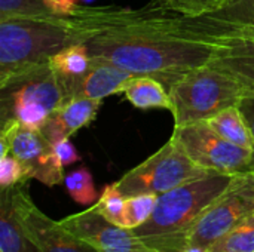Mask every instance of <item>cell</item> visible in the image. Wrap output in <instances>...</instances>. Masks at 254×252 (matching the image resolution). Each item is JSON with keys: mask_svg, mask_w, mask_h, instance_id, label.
<instances>
[{"mask_svg": "<svg viewBox=\"0 0 254 252\" xmlns=\"http://www.w3.org/2000/svg\"><path fill=\"white\" fill-rule=\"evenodd\" d=\"M10 153L24 166L30 180L48 187L64 183V166L57 159L54 144L40 129L7 122L0 126V156Z\"/></svg>", "mask_w": 254, "mask_h": 252, "instance_id": "cell-9", "label": "cell"}, {"mask_svg": "<svg viewBox=\"0 0 254 252\" xmlns=\"http://www.w3.org/2000/svg\"><path fill=\"white\" fill-rule=\"evenodd\" d=\"M174 126L210 120L220 111L238 105L246 89L229 74L211 65L193 68L168 86Z\"/></svg>", "mask_w": 254, "mask_h": 252, "instance_id": "cell-5", "label": "cell"}, {"mask_svg": "<svg viewBox=\"0 0 254 252\" xmlns=\"http://www.w3.org/2000/svg\"><path fill=\"white\" fill-rule=\"evenodd\" d=\"M64 184L71 199L80 205H91L98 201V193L95 190L92 175L85 166H80L67 174Z\"/></svg>", "mask_w": 254, "mask_h": 252, "instance_id": "cell-22", "label": "cell"}, {"mask_svg": "<svg viewBox=\"0 0 254 252\" xmlns=\"http://www.w3.org/2000/svg\"><path fill=\"white\" fill-rule=\"evenodd\" d=\"M207 122L225 140L243 149L253 150V135L238 105L220 111Z\"/></svg>", "mask_w": 254, "mask_h": 252, "instance_id": "cell-18", "label": "cell"}, {"mask_svg": "<svg viewBox=\"0 0 254 252\" xmlns=\"http://www.w3.org/2000/svg\"><path fill=\"white\" fill-rule=\"evenodd\" d=\"M171 138L198 166L207 171L228 175L250 171L252 150L225 140L207 120L174 126Z\"/></svg>", "mask_w": 254, "mask_h": 252, "instance_id": "cell-8", "label": "cell"}, {"mask_svg": "<svg viewBox=\"0 0 254 252\" xmlns=\"http://www.w3.org/2000/svg\"><path fill=\"white\" fill-rule=\"evenodd\" d=\"M61 224L98 252H153L134 235L132 229L110 223L95 206L63 218Z\"/></svg>", "mask_w": 254, "mask_h": 252, "instance_id": "cell-12", "label": "cell"}, {"mask_svg": "<svg viewBox=\"0 0 254 252\" xmlns=\"http://www.w3.org/2000/svg\"><path fill=\"white\" fill-rule=\"evenodd\" d=\"M92 64V58L83 43H76L57 52L51 59L49 65L60 77L61 82L73 80L83 76Z\"/></svg>", "mask_w": 254, "mask_h": 252, "instance_id": "cell-20", "label": "cell"}, {"mask_svg": "<svg viewBox=\"0 0 254 252\" xmlns=\"http://www.w3.org/2000/svg\"><path fill=\"white\" fill-rule=\"evenodd\" d=\"M167 9L186 16V18H198L208 12L220 7L226 0H158Z\"/></svg>", "mask_w": 254, "mask_h": 252, "instance_id": "cell-25", "label": "cell"}, {"mask_svg": "<svg viewBox=\"0 0 254 252\" xmlns=\"http://www.w3.org/2000/svg\"><path fill=\"white\" fill-rule=\"evenodd\" d=\"M85 1H89V0H85Z\"/></svg>", "mask_w": 254, "mask_h": 252, "instance_id": "cell-30", "label": "cell"}, {"mask_svg": "<svg viewBox=\"0 0 254 252\" xmlns=\"http://www.w3.org/2000/svg\"><path fill=\"white\" fill-rule=\"evenodd\" d=\"M83 45L94 61L112 62L134 76H152L167 88L182 74L208 65L214 43L182 27L179 13L158 0L138 7L80 6Z\"/></svg>", "mask_w": 254, "mask_h": 252, "instance_id": "cell-1", "label": "cell"}, {"mask_svg": "<svg viewBox=\"0 0 254 252\" xmlns=\"http://www.w3.org/2000/svg\"><path fill=\"white\" fill-rule=\"evenodd\" d=\"M208 252H254V212L217 239Z\"/></svg>", "mask_w": 254, "mask_h": 252, "instance_id": "cell-21", "label": "cell"}, {"mask_svg": "<svg viewBox=\"0 0 254 252\" xmlns=\"http://www.w3.org/2000/svg\"><path fill=\"white\" fill-rule=\"evenodd\" d=\"M158 196L155 195H135L125 201V227L137 229L144 224L156 205Z\"/></svg>", "mask_w": 254, "mask_h": 252, "instance_id": "cell-24", "label": "cell"}, {"mask_svg": "<svg viewBox=\"0 0 254 252\" xmlns=\"http://www.w3.org/2000/svg\"><path fill=\"white\" fill-rule=\"evenodd\" d=\"M135 108H165L171 110L168 88L152 76H134L122 92Z\"/></svg>", "mask_w": 254, "mask_h": 252, "instance_id": "cell-17", "label": "cell"}, {"mask_svg": "<svg viewBox=\"0 0 254 252\" xmlns=\"http://www.w3.org/2000/svg\"><path fill=\"white\" fill-rule=\"evenodd\" d=\"M205 39L214 43L208 65L234 77L247 94H254V27L234 28Z\"/></svg>", "mask_w": 254, "mask_h": 252, "instance_id": "cell-11", "label": "cell"}, {"mask_svg": "<svg viewBox=\"0 0 254 252\" xmlns=\"http://www.w3.org/2000/svg\"><path fill=\"white\" fill-rule=\"evenodd\" d=\"M65 100L64 86L49 62L25 68L0 83V123L42 129Z\"/></svg>", "mask_w": 254, "mask_h": 252, "instance_id": "cell-4", "label": "cell"}, {"mask_svg": "<svg viewBox=\"0 0 254 252\" xmlns=\"http://www.w3.org/2000/svg\"><path fill=\"white\" fill-rule=\"evenodd\" d=\"M100 107L101 100L83 97L68 98L49 116L48 122L40 131L52 143L63 138H70L73 134L88 126L95 119Z\"/></svg>", "mask_w": 254, "mask_h": 252, "instance_id": "cell-15", "label": "cell"}, {"mask_svg": "<svg viewBox=\"0 0 254 252\" xmlns=\"http://www.w3.org/2000/svg\"><path fill=\"white\" fill-rule=\"evenodd\" d=\"M54 144V150H55V154H57V159L60 160V163L65 168L74 162H77L80 159L77 150L74 149V146L71 144L70 138H63V140H58Z\"/></svg>", "mask_w": 254, "mask_h": 252, "instance_id": "cell-27", "label": "cell"}, {"mask_svg": "<svg viewBox=\"0 0 254 252\" xmlns=\"http://www.w3.org/2000/svg\"><path fill=\"white\" fill-rule=\"evenodd\" d=\"M235 175L210 172L158 196L150 218L134 235L153 252H185L202 212L232 183Z\"/></svg>", "mask_w": 254, "mask_h": 252, "instance_id": "cell-2", "label": "cell"}, {"mask_svg": "<svg viewBox=\"0 0 254 252\" xmlns=\"http://www.w3.org/2000/svg\"><path fill=\"white\" fill-rule=\"evenodd\" d=\"M254 212V171L237 174L229 187L199 217L189 241L202 251ZM188 247V248H189Z\"/></svg>", "mask_w": 254, "mask_h": 252, "instance_id": "cell-7", "label": "cell"}, {"mask_svg": "<svg viewBox=\"0 0 254 252\" xmlns=\"http://www.w3.org/2000/svg\"><path fill=\"white\" fill-rule=\"evenodd\" d=\"M125 201L127 198L113 183L104 187L101 196L98 198L94 206L110 223L125 227Z\"/></svg>", "mask_w": 254, "mask_h": 252, "instance_id": "cell-23", "label": "cell"}, {"mask_svg": "<svg viewBox=\"0 0 254 252\" xmlns=\"http://www.w3.org/2000/svg\"><path fill=\"white\" fill-rule=\"evenodd\" d=\"M86 28L74 18H9L0 21V83L25 68L46 64L67 46L83 43Z\"/></svg>", "mask_w": 254, "mask_h": 252, "instance_id": "cell-3", "label": "cell"}, {"mask_svg": "<svg viewBox=\"0 0 254 252\" xmlns=\"http://www.w3.org/2000/svg\"><path fill=\"white\" fill-rule=\"evenodd\" d=\"M70 15L57 0H0V21L9 18H64Z\"/></svg>", "mask_w": 254, "mask_h": 252, "instance_id": "cell-19", "label": "cell"}, {"mask_svg": "<svg viewBox=\"0 0 254 252\" xmlns=\"http://www.w3.org/2000/svg\"><path fill=\"white\" fill-rule=\"evenodd\" d=\"M0 252H37L21 226L13 187L0 190Z\"/></svg>", "mask_w": 254, "mask_h": 252, "instance_id": "cell-16", "label": "cell"}, {"mask_svg": "<svg viewBox=\"0 0 254 252\" xmlns=\"http://www.w3.org/2000/svg\"><path fill=\"white\" fill-rule=\"evenodd\" d=\"M241 113L246 117V122L252 131L253 135V150H252V162H250V171H254V94H246L243 100L238 104Z\"/></svg>", "mask_w": 254, "mask_h": 252, "instance_id": "cell-28", "label": "cell"}, {"mask_svg": "<svg viewBox=\"0 0 254 252\" xmlns=\"http://www.w3.org/2000/svg\"><path fill=\"white\" fill-rule=\"evenodd\" d=\"M134 77L132 73L104 61H94L89 70L73 80L61 82L68 98L83 97L91 100H101L119 92H124L128 82Z\"/></svg>", "mask_w": 254, "mask_h": 252, "instance_id": "cell-13", "label": "cell"}, {"mask_svg": "<svg viewBox=\"0 0 254 252\" xmlns=\"http://www.w3.org/2000/svg\"><path fill=\"white\" fill-rule=\"evenodd\" d=\"M182 27L201 37H211L222 31L254 27V0H226L220 7L198 18L180 16Z\"/></svg>", "mask_w": 254, "mask_h": 252, "instance_id": "cell-14", "label": "cell"}, {"mask_svg": "<svg viewBox=\"0 0 254 252\" xmlns=\"http://www.w3.org/2000/svg\"><path fill=\"white\" fill-rule=\"evenodd\" d=\"M19 221L37 252H98L89 242L68 230L61 221L45 215L31 201L28 181L12 186Z\"/></svg>", "mask_w": 254, "mask_h": 252, "instance_id": "cell-10", "label": "cell"}, {"mask_svg": "<svg viewBox=\"0 0 254 252\" xmlns=\"http://www.w3.org/2000/svg\"><path fill=\"white\" fill-rule=\"evenodd\" d=\"M210 172L198 166L179 143L170 138L156 153L129 169L115 184L125 198L135 195L161 196Z\"/></svg>", "mask_w": 254, "mask_h": 252, "instance_id": "cell-6", "label": "cell"}, {"mask_svg": "<svg viewBox=\"0 0 254 252\" xmlns=\"http://www.w3.org/2000/svg\"><path fill=\"white\" fill-rule=\"evenodd\" d=\"M57 1L63 6V9H65L70 13H73L74 9L77 7V0H57Z\"/></svg>", "mask_w": 254, "mask_h": 252, "instance_id": "cell-29", "label": "cell"}, {"mask_svg": "<svg viewBox=\"0 0 254 252\" xmlns=\"http://www.w3.org/2000/svg\"><path fill=\"white\" fill-rule=\"evenodd\" d=\"M28 180L24 166L16 157L10 153L0 156V189H7Z\"/></svg>", "mask_w": 254, "mask_h": 252, "instance_id": "cell-26", "label": "cell"}]
</instances>
